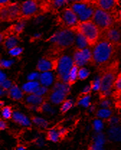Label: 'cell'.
<instances>
[{
	"label": "cell",
	"mask_w": 121,
	"mask_h": 150,
	"mask_svg": "<svg viewBox=\"0 0 121 150\" xmlns=\"http://www.w3.org/2000/svg\"><path fill=\"white\" fill-rule=\"evenodd\" d=\"M112 111L108 108L101 109L97 112V116L101 118H108L111 115Z\"/></svg>",
	"instance_id": "cell-30"
},
{
	"label": "cell",
	"mask_w": 121,
	"mask_h": 150,
	"mask_svg": "<svg viewBox=\"0 0 121 150\" xmlns=\"http://www.w3.org/2000/svg\"><path fill=\"white\" fill-rule=\"evenodd\" d=\"M120 16H121V10H120Z\"/></svg>",
	"instance_id": "cell-50"
},
{
	"label": "cell",
	"mask_w": 121,
	"mask_h": 150,
	"mask_svg": "<svg viewBox=\"0 0 121 150\" xmlns=\"http://www.w3.org/2000/svg\"><path fill=\"white\" fill-rule=\"evenodd\" d=\"M1 113L2 116L5 119H10L11 117L12 116V108L10 106H5L3 108H1Z\"/></svg>",
	"instance_id": "cell-29"
},
{
	"label": "cell",
	"mask_w": 121,
	"mask_h": 150,
	"mask_svg": "<svg viewBox=\"0 0 121 150\" xmlns=\"http://www.w3.org/2000/svg\"><path fill=\"white\" fill-rule=\"evenodd\" d=\"M40 83L44 86H49L53 82V74L49 71H44L40 75Z\"/></svg>",
	"instance_id": "cell-23"
},
{
	"label": "cell",
	"mask_w": 121,
	"mask_h": 150,
	"mask_svg": "<svg viewBox=\"0 0 121 150\" xmlns=\"http://www.w3.org/2000/svg\"><path fill=\"white\" fill-rule=\"evenodd\" d=\"M59 138H60L59 134H58L56 131L51 130V131H49V132L47 133V137H46V139H47L48 140L56 142H58V139H59Z\"/></svg>",
	"instance_id": "cell-27"
},
{
	"label": "cell",
	"mask_w": 121,
	"mask_h": 150,
	"mask_svg": "<svg viewBox=\"0 0 121 150\" xmlns=\"http://www.w3.org/2000/svg\"><path fill=\"white\" fill-rule=\"evenodd\" d=\"M78 66L76 64L73 65L72 68H71L70 71V74H69V79L68 84H69V86H72L73 84L76 82L77 81V77H78V72H79V69Z\"/></svg>",
	"instance_id": "cell-24"
},
{
	"label": "cell",
	"mask_w": 121,
	"mask_h": 150,
	"mask_svg": "<svg viewBox=\"0 0 121 150\" xmlns=\"http://www.w3.org/2000/svg\"><path fill=\"white\" fill-rule=\"evenodd\" d=\"M31 119H32V121H33V123H35L37 126H40V128H46L48 126V122L43 118H38V117H32Z\"/></svg>",
	"instance_id": "cell-28"
},
{
	"label": "cell",
	"mask_w": 121,
	"mask_h": 150,
	"mask_svg": "<svg viewBox=\"0 0 121 150\" xmlns=\"http://www.w3.org/2000/svg\"><path fill=\"white\" fill-rule=\"evenodd\" d=\"M100 84H101V80L100 77H97L94 79V81L91 82V89L96 91H98L100 89Z\"/></svg>",
	"instance_id": "cell-33"
},
{
	"label": "cell",
	"mask_w": 121,
	"mask_h": 150,
	"mask_svg": "<svg viewBox=\"0 0 121 150\" xmlns=\"http://www.w3.org/2000/svg\"><path fill=\"white\" fill-rule=\"evenodd\" d=\"M0 78H1V82L5 80L6 76H5V74L2 72V71H1V76H0Z\"/></svg>",
	"instance_id": "cell-46"
},
{
	"label": "cell",
	"mask_w": 121,
	"mask_h": 150,
	"mask_svg": "<svg viewBox=\"0 0 121 150\" xmlns=\"http://www.w3.org/2000/svg\"><path fill=\"white\" fill-rule=\"evenodd\" d=\"M4 102H2V101H1V108H2L3 105H4Z\"/></svg>",
	"instance_id": "cell-49"
},
{
	"label": "cell",
	"mask_w": 121,
	"mask_h": 150,
	"mask_svg": "<svg viewBox=\"0 0 121 150\" xmlns=\"http://www.w3.org/2000/svg\"><path fill=\"white\" fill-rule=\"evenodd\" d=\"M43 102V98L40 95H38L36 94H31L30 96L27 98V103L31 105H40Z\"/></svg>",
	"instance_id": "cell-21"
},
{
	"label": "cell",
	"mask_w": 121,
	"mask_h": 150,
	"mask_svg": "<svg viewBox=\"0 0 121 150\" xmlns=\"http://www.w3.org/2000/svg\"><path fill=\"white\" fill-rule=\"evenodd\" d=\"M115 15L113 12L105 11L100 8H97L94 11L91 20L97 26L100 33L108 29L115 24Z\"/></svg>",
	"instance_id": "cell-5"
},
{
	"label": "cell",
	"mask_w": 121,
	"mask_h": 150,
	"mask_svg": "<svg viewBox=\"0 0 121 150\" xmlns=\"http://www.w3.org/2000/svg\"><path fill=\"white\" fill-rule=\"evenodd\" d=\"M76 42H77V48H85L89 46L86 38L80 33H77Z\"/></svg>",
	"instance_id": "cell-25"
},
{
	"label": "cell",
	"mask_w": 121,
	"mask_h": 150,
	"mask_svg": "<svg viewBox=\"0 0 121 150\" xmlns=\"http://www.w3.org/2000/svg\"><path fill=\"white\" fill-rule=\"evenodd\" d=\"M89 75V71L86 68H82L79 70L78 78L81 80L87 79Z\"/></svg>",
	"instance_id": "cell-32"
},
{
	"label": "cell",
	"mask_w": 121,
	"mask_h": 150,
	"mask_svg": "<svg viewBox=\"0 0 121 150\" xmlns=\"http://www.w3.org/2000/svg\"><path fill=\"white\" fill-rule=\"evenodd\" d=\"M108 123L110 124V126H116V125L119 122V118H117V117H112V118H109L108 120Z\"/></svg>",
	"instance_id": "cell-37"
},
{
	"label": "cell",
	"mask_w": 121,
	"mask_h": 150,
	"mask_svg": "<svg viewBox=\"0 0 121 150\" xmlns=\"http://www.w3.org/2000/svg\"><path fill=\"white\" fill-rule=\"evenodd\" d=\"M91 90V85L90 86H89V85L87 86V87H85L84 90H83V92H82V94H81L79 96H85V95H88L89 93H90Z\"/></svg>",
	"instance_id": "cell-41"
},
{
	"label": "cell",
	"mask_w": 121,
	"mask_h": 150,
	"mask_svg": "<svg viewBox=\"0 0 121 150\" xmlns=\"http://www.w3.org/2000/svg\"><path fill=\"white\" fill-rule=\"evenodd\" d=\"M100 38L106 39L112 43H119L120 39V30L117 28V26L114 24L112 27L100 33Z\"/></svg>",
	"instance_id": "cell-10"
},
{
	"label": "cell",
	"mask_w": 121,
	"mask_h": 150,
	"mask_svg": "<svg viewBox=\"0 0 121 150\" xmlns=\"http://www.w3.org/2000/svg\"><path fill=\"white\" fill-rule=\"evenodd\" d=\"M68 0H51V12H55L58 10V8L63 5Z\"/></svg>",
	"instance_id": "cell-26"
},
{
	"label": "cell",
	"mask_w": 121,
	"mask_h": 150,
	"mask_svg": "<svg viewBox=\"0 0 121 150\" xmlns=\"http://www.w3.org/2000/svg\"><path fill=\"white\" fill-rule=\"evenodd\" d=\"M69 29L76 33H82L86 38L89 46H95L100 40V31L92 20L79 21L77 25Z\"/></svg>",
	"instance_id": "cell-4"
},
{
	"label": "cell",
	"mask_w": 121,
	"mask_h": 150,
	"mask_svg": "<svg viewBox=\"0 0 121 150\" xmlns=\"http://www.w3.org/2000/svg\"><path fill=\"white\" fill-rule=\"evenodd\" d=\"M21 17V5L10 2L1 5V22H13Z\"/></svg>",
	"instance_id": "cell-7"
},
{
	"label": "cell",
	"mask_w": 121,
	"mask_h": 150,
	"mask_svg": "<svg viewBox=\"0 0 121 150\" xmlns=\"http://www.w3.org/2000/svg\"><path fill=\"white\" fill-rule=\"evenodd\" d=\"M111 129L108 131V137L113 141H121V128L116 126H111Z\"/></svg>",
	"instance_id": "cell-18"
},
{
	"label": "cell",
	"mask_w": 121,
	"mask_h": 150,
	"mask_svg": "<svg viewBox=\"0 0 121 150\" xmlns=\"http://www.w3.org/2000/svg\"><path fill=\"white\" fill-rule=\"evenodd\" d=\"M94 129L97 131H100L102 129V123L100 121H95L94 123Z\"/></svg>",
	"instance_id": "cell-42"
},
{
	"label": "cell",
	"mask_w": 121,
	"mask_h": 150,
	"mask_svg": "<svg viewBox=\"0 0 121 150\" xmlns=\"http://www.w3.org/2000/svg\"><path fill=\"white\" fill-rule=\"evenodd\" d=\"M1 88L4 89V90H10V87H12V82L10 80H4L1 82Z\"/></svg>",
	"instance_id": "cell-36"
},
{
	"label": "cell",
	"mask_w": 121,
	"mask_h": 150,
	"mask_svg": "<svg viewBox=\"0 0 121 150\" xmlns=\"http://www.w3.org/2000/svg\"><path fill=\"white\" fill-rule=\"evenodd\" d=\"M13 61H5L1 60V68H8L11 65L13 64Z\"/></svg>",
	"instance_id": "cell-38"
},
{
	"label": "cell",
	"mask_w": 121,
	"mask_h": 150,
	"mask_svg": "<svg viewBox=\"0 0 121 150\" xmlns=\"http://www.w3.org/2000/svg\"><path fill=\"white\" fill-rule=\"evenodd\" d=\"M23 49L22 48H20V47H15V48H12V49L10 50L9 53L11 56H17L20 55V54H22Z\"/></svg>",
	"instance_id": "cell-34"
},
{
	"label": "cell",
	"mask_w": 121,
	"mask_h": 150,
	"mask_svg": "<svg viewBox=\"0 0 121 150\" xmlns=\"http://www.w3.org/2000/svg\"><path fill=\"white\" fill-rule=\"evenodd\" d=\"M42 14L37 0H27L22 4L21 17L19 20H28L32 17H37Z\"/></svg>",
	"instance_id": "cell-8"
},
{
	"label": "cell",
	"mask_w": 121,
	"mask_h": 150,
	"mask_svg": "<svg viewBox=\"0 0 121 150\" xmlns=\"http://www.w3.org/2000/svg\"><path fill=\"white\" fill-rule=\"evenodd\" d=\"M40 87V84L38 82H29L23 87V90L26 93L34 94Z\"/></svg>",
	"instance_id": "cell-20"
},
{
	"label": "cell",
	"mask_w": 121,
	"mask_h": 150,
	"mask_svg": "<svg viewBox=\"0 0 121 150\" xmlns=\"http://www.w3.org/2000/svg\"><path fill=\"white\" fill-rule=\"evenodd\" d=\"M69 1H74V2H78V1H82V0H69Z\"/></svg>",
	"instance_id": "cell-48"
},
{
	"label": "cell",
	"mask_w": 121,
	"mask_h": 150,
	"mask_svg": "<svg viewBox=\"0 0 121 150\" xmlns=\"http://www.w3.org/2000/svg\"><path fill=\"white\" fill-rule=\"evenodd\" d=\"M77 15L71 8H66L63 9L61 14V16L58 18V22L63 28H71L77 25L79 23Z\"/></svg>",
	"instance_id": "cell-9"
},
{
	"label": "cell",
	"mask_w": 121,
	"mask_h": 150,
	"mask_svg": "<svg viewBox=\"0 0 121 150\" xmlns=\"http://www.w3.org/2000/svg\"><path fill=\"white\" fill-rule=\"evenodd\" d=\"M97 9L92 5H89L87 8L85 9L82 13L79 15V21H86V20H89V19L92 18L93 15L94 13V11Z\"/></svg>",
	"instance_id": "cell-17"
},
{
	"label": "cell",
	"mask_w": 121,
	"mask_h": 150,
	"mask_svg": "<svg viewBox=\"0 0 121 150\" xmlns=\"http://www.w3.org/2000/svg\"><path fill=\"white\" fill-rule=\"evenodd\" d=\"M7 127V123H6V122L4 121H2V120H1V121H0V129H1V131L4 130Z\"/></svg>",
	"instance_id": "cell-44"
},
{
	"label": "cell",
	"mask_w": 121,
	"mask_h": 150,
	"mask_svg": "<svg viewBox=\"0 0 121 150\" xmlns=\"http://www.w3.org/2000/svg\"><path fill=\"white\" fill-rule=\"evenodd\" d=\"M113 88L115 89V92L113 93V97L115 99H121V72L117 76L113 85Z\"/></svg>",
	"instance_id": "cell-19"
},
{
	"label": "cell",
	"mask_w": 121,
	"mask_h": 150,
	"mask_svg": "<svg viewBox=\"0 0 121 150\" xmlns=\"http://www.w3.org/2000/svg\"><path fill=\"white\" fill-rule=\"evenodd\" d=\"M89 5H90V4H87V3L84 2V1H78V2H75L74 4H73L72 6H71V9L74 11V12H75L77 15H80L81 13H82L85 9L87 8V7Z\"/></svg>",
	"instance_id": "cell-22"
},
{
	"label": "cell",
	"mask_w": 121,
	"mask_h": 150,
	"mask_svg": "<svg viewBox=\"0 0 121 150\" xmlns=\"http://www.w3.org/2000/svg\"><path fill=\"white\" fill-rule=\"evenodd\" d=\"M58 134H59L60 138L63 139L65 137H66V134H67V130H66V129L61 128V129H59V132H58Z\"/></svg>",
	"instance_id": "cell-43"
},
{
	"label": "cell",
	"mask_w": 121,
	"mask_h": 150,
	"mask_svg": "<svg viewBox=\"0 0 121 150\" xmlns=\"http://www.w3.org/2000/svg\"><path fill=\"white\" fill-rule=\"evenodd\" d=\"M48 88L46 87V86H40L38 88V90H36V92H35L34 94H36V95H40V96H42L43 95H45L46 93L48 92Z\"/></svg>",
	"instance_id": "cell-35"
},
{
	"label": "cell",
	"mask_w": 121,
	"mask_h": 150,
	"mask_svg": "<svg viewBox=\"0 0 121 150\" xmlns=\"http://www.w3.org/2000/svg\"><path fill=\"white\" fill-rule=\"evenodd\" d=\"M25 146H18V149H25Z\"/></svg>",
	"instance_id": "cell-47"
},
{
	"label": "cell",
	"mask_w": 121,
	"mask_h": 150,
	"mask_svg": "<svg viewBox=\"0 0 121 150\" xmlns=\"http://www.w3.org/2000/svg\"><path fill=\"white\" fill-rule=\"evenodd\" d=\"M12 119L15 123H18L22 126H30V123L28 118L23 114L20 113L18 112H15L12 115Z\"/></svg>",
	"instance_id": "cell-15"
},
{
	"label": "cell",
	"mask_w": 121,
	"mask_h": 150,
	"mask_svg": "<svg viewBox=\"0 0 121 150\" xmlns=\"http://www.w3.org/2000/svg\"><path fill=\"white\" fill-rule=\"evenodd\" d=\"M18 42V38L16 35H9L1 42L4 48L7 50H10L12 48L16 47Z\"/></svg>",
	"instance_id": "cell-16"
},
{
	"label": "cell",
	"mask_w": 121,
	"mask_h": 150,
	"mask_svg": "<svg viewBox=\"0 0 121 150\" xmlns=\"http://www.w3.org/2000/svg\"><path fill=\"white\" fill-rule=\"evenodd\" d=\"M120 46V43H112L106 39L100 38V41L93 50L91 64L97 67L100 71L103 69L114 61L113 59Z\"/></svg>",
	"instance_id": "cell-1"
},
{
	"label": "cell",
	"mask_w": 121,
	"mask_h": 150,
	"mask_svg": "<svg viewBox=\"0 0 121 150\" xmlns=\"http://www.w3.org/2000/svg\"><path fill=\"white\" fill-rule=\"evenodd\" d=\"M77 33L69 28H63L59 32H57L49 39L52 45L49 49V54L58 56L66 48H69L74 43Z\"/></svg>",
	"instance_id": "cell-2"
},
{
	"label": "cell",
	"mask_w": 121,
	"mask_h": 150,
	"mask_svg": "<svg viewBox=\"0 0 121 150\" xmlns=\"http://www.w3.org/2000/svg\"><path fill=\"white\" fill-rule=\"evenodd\" d=\"M74 64L78 66L79 67L87 64L89 62H87L85 57L82 54L80 48H77L75 53L74 54Z\"/></svg>",
	"instance_id": "cell-14"
},
{
	"label": "cell",
	"mask_w": 121,
	"mask_h": 150,
	"mask_svg": "<svg viewBox=\"0 0 121 150\" xmlns=\"http://www.w3.org/2000/svg\"><path fill=\"white\" fill-rule=\"evenodd\" d=\"M10 2V0H0V3L1 5H4V4H7Z\"/></svg>",
	"instance_id": "cell-45"
},
{
	"label": "cell",
	"mask_w": 121,
	"mask_h": 150,
	"mask_svg": "<svg viewBox=\"0 0 121 150\" xmlns=\"http://www.w3.org/2000/svg\"><path fill=\"white\" fill-rule=\"evenodd\" d=\"M39 75H40L39 74H38V73H36V72L31 73L30 74L28 75V76H27V79H28V80H30V81L36 80V79H38V78H40Z\"/></svg>",
	"instance_id": "cell-39"
},
{
	"label": "cell",
	"mask_w": 121,
	"mask_h": 150,
	"mask_svg": "<svg viewBox=\"0 0 121 150\" xmlns=\"http://www.w3.org/2000/svg\"><path fill=\"white\" fill-rule=\"evenodd\" d=\"M102 102H101V105L102 107H104L105 108H109L111 106V103L110 102L109 100H107V99H103V100H101Z\"/></svg>",
	"instance_id": "cell-40"
},
{
	"label": "cell",
	"mask_w": 121,
	"mask_h": 150,
	"mask_svg": "<svg viewBox=\"0 0 121 150\" xmlns=\"http://www.w3.org/2000/svg\"><path fill=\"white\" fill-rule=\"evenodd\" d=\"M68 95H69V93H66L63 90L53 88L50 95H49V100L53 104H59L66 99Z\"/></svg>",
	"instance_id": "cell-11"
},
{
	"label": "cell",
	"mask_w": 121,
	"mask_h": 150,
	"mask_svg": "<svg viewBox=\"0 0 121 150\" xmlns=\"http://www.w3.org/2000/svg\"><path fill=\"white\" fill-rule=\"evenodd\" d=\"M8 97L14 100H21L23 97V93L16 84H13L8 91Z\"/></svg>",
	"instance_id": "cell-13"
},
{
	"label": "cell",
	"mask_w": 121,
	"mask_h": 150,
	"mask_svg": "<svg viewBox=\"0 0 121 150\" xmlns=\"http://www.w3.org/2000/svg\"><path fill=\"white\" fill-rule=\"evenodd\" d=\"M72 106V101H71V100H65L64 102H63L61 108V112L62 113H65V112H67Z\"/></svg>",
	"instance_id": "cell-31"
},
{
	"label": "cell",
	"mask_w": 121,
	"mask_h": 150,
	"mask_svg": "<svg viewBox=\"0 0 121 150\" xmlns=\"http://www.w3.org/2000/svg\"><path fill=\"white\" fill-rule=\"evenodd\" d=\"M119 64V60L115 59L103 69L100 70L101 84L99 90L100 100L105 99L110 94L115 81L117 78Z\"/></svg>",
	"instance_id": "cell-3"
},
{
	"label": "cell",
	"mask_w": 121,
	"mask_h": 150,
	"mask_svg": "<svg viewBox=\"0 0 121 150\" xmlns=\"http://www.w3.org/2000/svg\"><path fill=\"white\" fill-rule=\"evenodd\" d=\"M116 4H117V0H96V5L97 8H100L110 12H113V11Z\"/></svg>",
	"instance_id": "cell-12"
},
{
	"label": "cell",
	"mask_w": 121,
	"mask_h": 150,
	"mask_svg": "<svg viewBox=\"0 0 121 150\" xmlns=\"http://www.w3.org/2000/svg\"><path fill=\"white\" fill-rule=\"evenodd\" d=\"M74 59L70 56L63 55L59 58V63L58 67V75L56 76L57 82L67 83L69 82V74L74 65Z\"/></svg>",
	"instance_id": "cell-6"
}]
</instances>
